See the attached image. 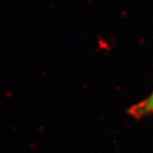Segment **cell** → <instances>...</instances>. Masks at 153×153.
<instances>
[{
  "label": "cell",
  "mask_w": 153,
  "mask_h": 153,
  "mask_svg": "<svg viewBox=\"0 0 153 153\" xmlns=\"http://www.w3.org/2000/svg\"><path fill=\"white\" fill-rule=\"evenodd\" d=\"M129 114L132 117L139 119L141 117L148 116L153 114V93L149 97H147L145 100L140 101L137 104H134L132 108H130Z\"/></svg>",
  "instance_id": "6da1fadb"
}]
</instances>
